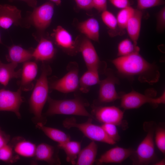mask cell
Listing matches in <instances>:
<instances>
[{"mask_svg":"<svg viewBox=\"0 0 165 165\" xmlns=\"http://www.w3.org/2000/svg\"><path fill=\"white\" fill-rule=\"evenodd\" d=\"M165 161L164 159H163L160 161L157 162L155 163L154 165H164L165 164Z\"/></svg>","mask_w":165,"mask_h":165,"instance_id":"41","label":"cell"},{"mask_svg":"<svg viewBox=\"0 0 165 165\" xmlns=\"http://www.w3.org/2000/svg\"><path fill=\"white\" fill-rule=\"evenodd\" d=\"M155 141L158 149L163 154L165 153V130L158 127L155 133Z\"/></svg>","mask_w":165,"mask_h":165,"instance_id":"32","label":"cell"},{"mask_svg":"<svg viewBox=\"0 0 165 165\" xmlns=\"http://www.w3.org/2000/svg\"><path fill=\"white\" fill-rule=\"evenodd\" d=\"M80 142L69 140L65 143L58 144V147L62 149L66 155V160L73 165L76 164L75 161L81 150Z\"/></svg>","mask_w":165,"mask_h":165,"instance_id":"27","label":"cell"},{"mask_svg":"<svg viewBox=\"0 0 165 165\" xmlns=\"http://www.w3.org/2000/svg\"><path fill=\"white\" fill-rule=\"evenodd\" d=\"M77 6L80 9L89 10L93 8L92 0H75Z\"/></svg>","mask_w":165,"mask_h":165,"instance_id":"37","label":"cell"},{"mask_svg":"<svg viewBox=\"0 0 165 165\" xmlns=\"http://www.w3.org/2000/svg\"><path fill=\"white\" fill-rule=\"evenodd\" d=\"M52 70L49 65L42 64L41 75L37 80L29 100L30 110L34 115L33 120L37 123H41L44 125L46 122L42 116V111L48 97L49 87L47 77L51 74Z\"/></svg>","mask_w":165,"mask_h":165,"instance_id":"2","label":"cell"},{"mask_svg":"<svg viewBox=\"0 0 165 165\" xmlns=\"http://www.w3.org/2000/svg\"><path fill=\"white\" fill-rule=\"evenodd\" d=\"M6 58L9 62L18 64L29 61L33 58L32 53L20 46L14 45L8 48Z\"/></svg>","mask_w":165,"mask_h":165,"instance_id":"21","label":"cell"},{"mask_svg":"<svg viewBox=\"0 0 165 165\" xmlns=\"http://www.w3.org/2000/svg\"><path fill=\"white\" fill-rule=\"evenodd\" d=\"M93 7L99 12L107 10V0H92Z\"/></svg>","mask_w":165,"mask_h":165,"instance_id":"36","label":"cell"},{"mask_svg":"<svg viewBox=\"0 0 165 165\" xmlns=\"http://www.w3.org/2000/svg\"><path fill=\"white\" fill-rule=\"evenodd\" d=\"M134 152L133 150L130 148L115 147L103 154L98 159L97 163H120L132 155Z\"/></svg>","mask_w":165,"mask_h":165,"instance_id":"16","label":"cell"},{"mask_svg":"<svg viewBox=\"0 0 165 165\" xmlns=\"http://www.w3.org/2000/svg\"><path fill=\"white\" fill-rule=\"evenodd\" d=\"M77 41L78 52L82 53L87 69L97 70L99 73L101 72L105 73L106 64L100 61L90 39L86 37Z\"/></svg>","mask_w":165,"mask_h":165,"instance_id":"6","label":"cell"},{"mask_svg":"<svg viewBox=\"0 0 165 165\" xmlns=\"http://www.w3.org/2000/svg\"><path fill=\"white\" fill-rule=\"evenodd\" d=\"M111 3L116 8L122 9L130 6L129 0H109Z\"/></svg>","mask_w":165,"mask_h":165,"instance_id":"38","label":"cell"},{"mask_svg":"<svg viewBox=\"0 0 165 165\" xmlns=\"http://www.w3.org/2000/svg\"><path fill=\"white\" fill-rule=\"evenodd\" d=\"M2 43V42L1 36L0 35V43Z\"/></svg>","mask_w":165,"mask_h":165,"instance_id":"43","label":"cell"},{"mask_svg":"<svg viewBox=\"0 0 165 165\" xmlns=\"http://www.w3.org/2000/svg\"><path fill=\"white\" fill-rule=\"evenodd\" d=\"M92 119L90 118L86 122L77 123L73 117L67 118L64 120V127L69 129L75 127L80 130L86 137L93 141L104 142L110 145H114L116 142L109 137L101 126L93 124Z\"/></svg>","mask_w":165,"mask_h":165,"instance_id":"4","label":"cell"},{"mask_svg":"<svg viewBox=\"0 0 165 165\" xmlns=\"http://www.w3.org/2000/svg\"><path fill=\"white\" fill-rule=\"evenodd\" d=\"M55 51L51 41L42 38L32 52V57L37 61L43 62L49 61L54 57Z\"/></svg>","mask_w":165,"mask_h":165,"instance_id":"18","label":"cell"},{"mask_svg":"<svg viewBox=\"0 0 165 165\" xmlns=\"http://www.w3.org/2000/svg\"><path fill=\"white\" fill-rule=\"evenodd\" d=\"M165 99V92L160 97L154 98L132 91L122 96L120 105L125 109L137 108L147 103L156 105L164 104Z\"/></svg>","mask_w":165,"mask_h":165,"instance_id":"8","label":"cell"},{"mask_svg":"<svg viewBox=\"0 0 165 165\" xmlns=\"http://www.w3.org/2000/svg\"><path fill=\"white\" fill-rule=\"evenodd\" d=\"M14 152L18 155L25 157L34 156L36 146L32 142L19 137L12 140Z\"/></svg>","mask_w":165,"mask_h":165,"instance_id":"20","label":"cell"},{"mask_svg":"<svg viewBox=\"0 0 165 165\" xmlns=\"http://www.w3.org/2000/svg\"><path fill=\"white\" fill-rule=\"evenodd\" d=\"M67 72L62 77L49 82V88L68 93L79 89V67L75 62L69 63L67 67Z\"/></svg>","mask_w":165,"mask_h":165,"instance_id":"5","label":"cell"},{"mask_svg":"<svg viewBox=\"0 0 165 165\" xmlns=\"http://www.w3.org/2000/svg\"><path fill=\"white\" fill-rule=\"evenodd\" d=\"M38 66L35 62L28 61L24 63L21 69L20 80L18 82L21 90L29 91L33 87V81L38 72Z\"/></svg>","mask_w":165,"mask_h":165,"instance_id":"15","label":"cell"},{"mask_svg":"<svg viewBox=\"0 0 165 165\" xmlns=\"http://www.w3.org/2000/svg\"><path fill=\"white\" fill-rule=\"evenodd\" d=\"M21 90L20 88L16 91L0 89V111L13 112L18 118H20V108L23 102Z\"/></svg>","mask_w":165,"mask_h":165,"instance_id":"9","label":"cell"},{"mask_svg":"<svg viewBox=\"0 0 165 165\" xmlns=\"http://www.w3.org/2000/svg\"><path fill=\"white\" fill-rule=\"evenodd\" d=\"M142 13L141 10L134 9L127 24L126 29L134 43L137 45L139 36Z\"/></svg>","mask_w":165,"mask_h":165,"instance_id":"19","label":"cell"},{"mask_svg":"<svg viewBox=\"0 0 165 165\" xmlns=\"http://www.w3.org/2000/svg\"><path fill=\"white\" fill-rule=\"evenodd\" d=\"M116 125L111 123H103L101 126L110 138L116 142L120 138Z\"/></svg>","mask_w":165,"mask_h":165,"instance_id":"33","label":"cell"},{"mask_svg":"<svg viewBox=\"0 0 165 165\" xmlns=\"http://www.w3.org/2000/svg\"><path fill=\"white\" fill-rule=\"evenodd\" d=\"M99 73L97 70L87 69L79 79V89L83 93H87L90 87L99 84Z\"/></svg>","mask_w":165,"mask_h":165,"instance_id":"25","label":"cell"},{"mask_svg":"<svg viewBox=\"0 0 165 165\" xmlns=\"http://www.w3.org/2000/svg\"><path fill=\"white\" fill-rule=\"evenodd\" d=\"M36 127L41 130L48 137L57 142L58 144L70 140V136L60 130L45 126L41 123H37Z\"/></svg>","mask_w":165,"mask_h":165,"instance_id":"26","label":"cell"},{"mask_svg":"<svg viewBox=\"0 0 165 165\" xmlns=\"http://www.w3.org/2000/svg\"><path fill=\"white\" fill-rule=\"evenodd\" d=\"M13 1V0H10ZM26 2L28 4L31 6L35 7L37 4V1L36 0H21Z\"/></svg>","mask_w":165,"mask_h":165,"instance_id":"40","label":"cell"},{"mask_svg":"<svg viewBox=\"0 0 165 165\" xmlns=\"http://www.w3.org/2000/svg\"><path fill=\"white\" fill-rule=\"evenodd\" d=\"M157 28L159 31H163L165 27V8H162L159 11L157 16Z\"/></svg>","mask_w":165,"mask_h":165,"instance_id":"35","label":"cell"},{"mask_svg":"<svg viewBox=\"0 0 165 165\" xmlns=\"http://www.w3.org/2000/svg\"><path fill=\"white\" fill-rule=\"evenodd\" d=\"M10 136L0 129V148L8 144L10 141Z\"/></svg>","mask_w":165,"mask_h":165,"instance_id":"39","label":"cell"},{"mask_svg":"<svg viewBox=\"0 0 165 165\" xmlns=\"http://www.w3.org/2000/svg\"><path fill=\"white\" fill-rule=\"evenodd\" d=\"M92 113L96 119L103 123L120 126L122 123L123 112L115 106H92Z\"/></svg>","mask_w":165,"mask_h":165,"instance_id":"11","label":"cell"},{"mask_svg":"<svg viewBox=\"0 0 165 165\" xmlns=\"http://www.w3.org/2000/svg\"><path fill=\"white\" fill-rule=\"evenodd\" d=\"M34 156L36 160L44 161L50 164L61 163L57 151L53 146L46 143H42L36 146Z\"/></svg>","mask_w":165,"mask_h":165,"instance_id":"17","label":"cell"},{"mask_svg":"<svg viewBox=\"0 0 165 165\" xmlns=\"http://www.w3.org/2000/svg\"><path fill=\"white\" fill-rule=\"evenodd\" d=\"M165 3L164 0H137V9L142 10Z\"/></svg>","mask_w":165,"mask_h":165,"instance_id":"34","label":"cell"},{"mask_svg":"<svg viewBox=\"0 0 165 165\" xmlns=\"http://www.w3.org/2000/svg\"><path fill=\"white\" fill-rule=\"evenodd\" d=\"M14 151L12 145L7 144L0 148V160L12 163L18 158L14 156Z\"/></svg>","mask_w":165,"mask_h":165,"instance_id":"30","label":"cell"},{"mask_svg":"<svg viewBox=\"0 0 165 165\" xmlns=\"http://www.w3.org/2000/svg\"><path fill=\"white\" fill-rule=\"evenodd\" d=\"M21 11L14 6L0 5V27L5 29L18 25L21 18Z\"/></svg>","mask_w":165,"mask_h":165,"instance_id":"14","label":"cell"},{"mask_svg":"<svg viewBox=\"0 0 165 165\" xmlns=\"http://www.w3.org/2000/svg\"><path fill=\"white\" fill-rule=\"evenodd\" d=\"M17 65L11 62L4 64L0 61V83L6 86L11 79L20 77L21 69L15 71Z\"/></svg>","mask_w":165,"mask_h":165,"instance_id":"24","label":"cell"},{"mask_svg":"<svg viewBox=\"0 0 165 165\" xmlns=\"http://www.w3.org/2000/svg\"><path fill=\"white\" fill-rule=\"evenodd\" d=\"M101 17L104 24L111 31L117 30L118 24L116 17L111 12L106 10L102 12Z\"/></svg>","mask_w":165,"mask_h":165,"instance_id":"31","label":"cell"},{"mask_svg":"<svg viewBox=\"0 0 165 165\" xmlns=\"http://www.w3.org/2000/svg\"><path fill=\"white\" fill-rule=\"evenodd\" d=\"M78 28L80 31L88 38L98 42L99 35V25L97 20L90 18L79 23Z\"/></svg>","mask_w":165,"mask_h":165,"instance_id":"22","label":"cell"},{"mask_svg":"<svg viewBox=\"0 0 165 165\" xmlns=\"http://www.w3.org/2000/svg\"><path fill=\"white\" fill-rule=\"evenodd\" d=\"M153 128L152 127L148 131L146 136L138 146L135 152L136 163L147 164L151 163L155 157L153 140Z\"/></svg>","mask_w":165,"mask_h":165,"instance_id":"7","label":"cell"},{"mask_svg":"<svg viewBox=\"0 0 165 165\" xmlns=\"http://www.w3.org/2000/svg\"><path fill=\"white\" fill-rule=\"evenodd\" d=\"M50 1L55 3L57 5H59L61 2V0H50Z\"/></svg>","mask_w":165,"mask_h":165,"instance_id":"42","label":"cell"},{"mask_svg":"<svg viewBox=\"0 0 165 165\" xmlns=\"http://www.w3.org/2000/svg\"><path fill=\"white\" fill-rule=\"evenodd\" d=\"M106 77L100 80L99 83L100 88L98 100L101 103H109L119 98L117 93L115 85L118 82L117 78L115 77L110 69L106 70L105 72Z\"/></svg>","mask_w":165,"mask_h":165,"instance_id":"10","label":"cell"},{"mask_svg":"<svg viewBox=\"0 0 165 165\" xmlns=\"http://www.w3.org/2000/svg\"><path fill=\"white\" fill-rule=\"evenodd\" d=\"M140 48L130 39L126 38L121 41L118 46V55L119 57L127 56L139 52Z\"/></svg>","mask_w":165,"mask_h":165,"instance_id":"28","label":"cell"},{"mask_svg":"<svg viewBox=\"0 0 165 165\" xmlns=\"http://www.w3.org/2000/svg\"><path fill=\"white\" fill-rule=\"evenodd\" d=\"M47 101L49 107L45 113L46 116L61 114L93 117L86 108L89 105L88 102L78 95L73 99L62 100L54 99L48 96Z\"/></svg>","mask_w":165,"mask_h":165,"instance_id":"3","label":"cell"},{"mask_svg":"<svg viewBox=\"0 0 165 165\" xmlns=\"http://www.w3.org/2000/svg\"><path fill=\"white\" fill-rule=\"evenodd\" d=\"M97 152V146L93 141L80 150L77 157L75 165H91L94 164Z\"/></svg>","mask_w":165,"mask_h":165,"instance_id":"23","label":"cell"},{"mask_svg":"<svg viewBox=\"0 0 165 165\" xmlns=\"http://www.w3.org/2000/svg\"><path fill=\"white\" fill-rule=\"evenodd\" d=\"M51 36L55 44L68 54L73 56L78 52L77 40H73L70 33L61 26L53 30Z\"/></svg>","mask_w":165,"mask_h":165,"instance_id":"13","label":"cell"},{"mask_svg":"<svg viewBox=\"0 0 165 165\" xmlns=\"http://www.w3.org/2000/svg\"><path fill=\"white\" fill-rule=\"evenodd\" d=\"M134 9L130 6L121 9L116 16L118 28L119 31L126 29L128 21L133 13Z\"/></svg>","mask_w":165,"mask_h":165,"instance_id":"29","label":"cell"},{"mask_svg":"<svg viewBox=\"0 0 165 165\" xmlns=\"http://www.w3.org/2000/svg\"><path fill=\"white\" fill-rule=\"evenodd\" d=\"M53 13V4L51 2H47L35 8L31 15L30 19L36 28L44 30L50 24Z\"/></svg>","mask_w":165,"mask_h":165,"instance_id":"12","label":"cell"},{"mask_svg":"<svg viewBox=\"0 0 165 165\" xmlns=\"http://www.w3.org/2000/svg\"><path fill=\"white\" fill-rule=\"evenodd\" d=\"M118 72L128 77H137L139 81L152 84L159 80V68L154 64L149 63L136 52L119 57L112 61Z\"/></svg>","mask_w":165,"mask_h":165,"instance_id":"1","label":"cell"}]
</instances>
